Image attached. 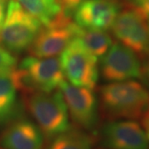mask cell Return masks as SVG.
<instances>
[{
	"label": "cell",
	"mask_w": 149,
	"mask_h": 149,
	"mask_svg": "<svg viewBox=\"0 0 149 149\" xmlns=\"http://www.w3.org/2000/svg\"><path fill=\"white\" fill-rule=\"evenodd\" d=\"M0 149H1V148H0Z\"/></svg>",
	"instance_id": "obj_23"
},
{
	"label": "cell",
	"mask_w": 149,
	"mask_h": 149,
	"mask_svg": "<svg viewBox=\"0 0 149 149\" xmlns=\"http://www.w3.org/2000/svg\"><path fill=\"white\" fill-rule=\"evenodd\" d=\"M26 97L27 110L47 140H52L71 127L60 90L51 93H30Z\"/></svg>",
	"instance_id": "obj_2"
},
{
	"label": "cell",
	"mask_w": 149,
	"mask_h": 149,
	"mask_svg": "<svg viewBox=\"0 0 149 149\" xmlns=\"http://www.w3.org/2000/svg\"><path fill=\"white\" fill-rule=\"evenodd\" d=\"M78 25L70 17L60 13L53 21L41 28L29 50L30 56L55 57L76 37Z\"/></svg>",
	"instance_id": "obj_6"
},
{
	"label": "cell",
	"mask_w": 149,
	"mask_h": 149,
	"mask_svg": "<svg viewBox=\"0 0 149 149\" xmlns=\"http://www.w3.org/2000/svg\"><path fill=\"white\" fill-rule=\"evenodd\" d=\"M19 91L15 69L0 74V124L8 123L22 116Z\"/></svg>",
	"instance_id": "obj_13"
},
{
	"label": "cell",
	"mask_w": 149,
	"mask_h": 149,
	"mask_svg": "<svg viewBox=\"0 0 149 149\" xmlns=\"http://www.w3.org/2000/svg\"><path fill=\"white\" fill-rule=\"evenodd\" d=\"M125 3L128 8L136 10L149 21V0H125Z\"/></svg>",
	"instance_id": "obj_19"
},
{
	"label": "cell",
	"mask_w": 149,
	"mask_h": 149,
	"mask_svg": "<svg viewBox=\"0 0 149 149\" xmlns=\"http://www.w3.org/2000/svg\"><path fill=\"white\" fill-rule=\"evenodd\" d=\"M100 100L110 120H134L149 109V91L135 80L110 82L100 88Z\"/></svg>",
	"instance_id": "obj_1"
},
{
	"label": "cell",
	"mask_w": 149,
	"mask_h": 149,
	"mask_svg": "<svg viewBox=\"0 0 149 149\" xmlns=\"http://www.w3.org/2000/svg\"><path fill=\"white\" fill-rule=\"evenodd\" d=\"M29 14L43 26L52 22L61 13L57 0H17Z\"/></svg>",
	"instance_id": "obj_16"
},
{
	"label": "cell",
	"mask_w": 149,
	"mask_h": 149,
	"mask_svg": "<svg viewBox=\"0 0 149 149\" xmlns=\"http://www.w3.org/2000/svg\"><path fill=\"white\" fill-rule=\"evenodd\" d=\"M42 27V24L29 14L17 0H9L0 30L1 47L13 55L22 53L30 48Z\"/></svg>",
	"instance_id": "obj_4"
},
{
	"label": "cell",
	"mask_w": 149,
	"mask_h": 149,
	"mask_svg": "<svg viewBox=\"0 0 149 149\" xmlns=\"http://www.w3.org/2000/svg\"><path fill=\"white\" fill-rule=\"evenodd\" d=\"M60 62L65 78L75 86L93 90L99 80L98 58L75 37L61 54Z\"/></svg>",
	"instance_id": "obj_5"
},
{
	"label": "cell",
	"mask_w": 149,
	"mask_h": 149,
	"mask_svg": "<svg viewBox=\"0 0 149 149\" xmlns=\"http://www.w3.org/2000/svg\"><path fill=\"white\" fill-rule=\"evenodd\" d=\"M141 77L143 79L146 85L149 87V57L147 59L146 63L142 67V76Z\"/></svg>",
	"instance_id": "obj_22"
},
{
	"label": "cell",
	"mask_w": 149,
	"mask_h": 149,
	"mask_svg": "<svg viewBox=\"0 0 149 149\" xmlns=\"http://www.w3.org/2000/svg\"><path fill=\"white\" fill-rule=\"evenodd\" d=\"M76 37L98 59L103 57L113 44L112 37L106 31L87 29L80 26L77 27Z\"/></svg>",
	"instance_id": "obj_15"
},
{
	"label": "cell",
	"mask_w": 149,
	"mask_h": 149,
	"mask_svg": "<svg viewBox=\"0 0 149 149\" xmlns=\"http://www.w3.org/2000/svg\"><path fill=\"white\" fill-rule=\"evenodd\" d=\"M139 57L118 42H113L106 54L100 58L102 78L109 82L135 80L142 76Z\"/></svg>",
	"instance_id": "obj_9"
},
{
	"label": "cell",
	"mask_w": 149,
	"mask_h": 149,
	"mask_svg": "<svg viewBox=\"0 0 149 149\" xmlns=\"http://www.w3.org/2000/svg\"><path fill=\"white\" fill-rule=\"evenodd\" d=\"M45 137L36 123L23 116L8 123L0 136L1 149H44Z\"/></svg>",
	"instance_id": "obj_12"
},
{
	"label": "cell",
	"mask_w": 149,
	"mask_h": 149,
	"mask_svg": "<svg viewBox=\"0 0 149 149\" xmlns=\"http://www.w3.org/2000/svg\"><path fill=\"white\" fill-rule=\"evenodd\" d=\"M100 142L106 149L149 148V139L143 128L129 119L105 123L100 130Z\"/></svg>",
	"instance_id": "obj_10"
},
{
	"label": "cell",
	"mask_w": 149,
	"mask_h": 149,
	"mask_svg": "<svg viewBox=\"0 0 149 149\" xmlns=\"http://www.w3.org/2000/svg\"><path fill=\"white\" fill-rule=\"evenodd\" d=\"M59 90L64 98L68 113L77 128L93 132L98 124V99L93 90L79 87L64 80Z\"/></svg>",
	"instance_id": "obj_8"
},
{
	"label": "cell",
	"mask_w": 149,
	"mask_h": 149,
	"mask_svg": "<svg viewBox=\"0 0 149 149\" xmlns=\"http://www.w3.org/2000/svg\"><path fill=\"white\" fill-rule=\"evenodd\" d=\"M15 74L20 91L26 95L53 92L65 80L60 59L56 57L29 56L15 68Z\"/></svg>",
	"instance_id": "obj_3"
},
{
	"label": "cell",
	"mask_w": 149,
	"mask_h": 149,
	"mask_svg": "<svg viewBox=\"0 0 149 149\" xmlns=\"http://www.w3.org/2000/svg\"><path fill=\"white\" fill-rule=\"evenodd\" d=\"M85 1V0H57L61 8V13L70 18L74 16L75 11Z\"/></svg>",
	"instance_id": "obj_18"
},
{
	"label": "cell",
	"mask_w": 149,
	"mask_h": 149,
	"mask_svg": "<svg viewBox=\"0 0 149 149\" xmlns=\"http://www.w3.org/2000/svg\"><path fill=\"white\" fill-rule=\"evenodd\" d=\"M142 118V128H143L144 132L146 133V135L149 139V109L144 113V115Z\"/></svg>",
	"instance_id": "obj_21"
},
{
	"label": "cell",
	"mask_w": 149,
	"mask_h": 149,
	"mask_svg": "<svg viewBox=\"0 0 149 149\" xmlns=\"http://www.w3.org/2000/svg\"><path fill=\"white\" fill-rule=\"evenodd\" d=\"M17 65V59L16 56L0 46V74L15 69Z\"/></svg>",
	"instance_id": "obj_17"
},
{
	"label": "cell",
	"mask_w": 149,
	"mask_h": 149,
	"mask_svg": "<svg viewBox=\"0 0 149 149\" xmlns=\"http://www.w3.org/2000/svg\"><path fill=\"white\" fill-rule=\"evenodd\" d=\"M7 7H8L7 0H0V30L3 27V22L5 19Z\"/></svg>",
	"instance_id": "obj_20"
},
{
	"label": "cell",
	"mask_w": 149,
	"mask_h": 149,
	"mask_svg": "<svg viewBox=\"0 0 149 149\" xmlns=\"http://www.w3.org/2000/svg\"><path fill=\"white\" fill-rule=\"evenodd\" d=\"M94 139L80 128H70L50 140L47 149H93Z\"/></svg>",
	"instance_id": "obj_14"
},
{
	"label": "cell",
	"mask_w": 149,
	"mask_h": 149,
	"mask_svg": "<svg viewBox=\"0 0 149 149\" xmlns=\"http://www.w3.org/2000/svg\"><path fill=\"white\" fill-rule=\"evenodd\" d=\"M120 0H85L74 14L75 23L87 29L107 31L121 12Z\"/></svg>",
	"instance_id": "obj_11"
},
{
	"label": "cell",
	"mask_w": 149,
	"mask_h": 149,
	"mask_svg": "<svg viewBox=\"0 0 149 149\" xmlns=\"http://www.w3.org/2000/svg\"><path fill=\"white\" fill-rule=\"evenodd\" d=\"M111 31L118 42L133 51L139 58H148L149 26L137 11L130 8L121 11Z\"/></svg>",
	"instance_id": "obj_7"
}]
</instances>
